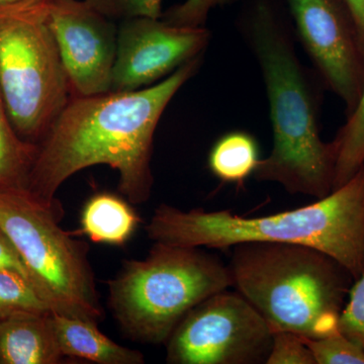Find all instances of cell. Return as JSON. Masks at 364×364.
Here are the masks:
<instances>
[{"label":"cell","mask_w":364,"mask_h":364,"mask_svg":"<svg viewBox=\"0 0 364 364\" xmlns=\"http://www.w3.org/2000/svg\"><path fill=\"white\" fill-rule=\"evenodd\" d=\"M49 21L71 97L109 92L117 56V28L85 0H50Z\"/></svg>","instance_id":"cell-11"},{"label":"cell","mask_w":364,"mask_h":364,"mask_svg":"<svg viewBox=\"0 0 364 364\" xmlns=\"http://www.w3.org/2000/svg\"><path fill=\"white\" fill-rule=\"evenodd\" d=\"M81 233L97 243L122 246L141 223L126 200L112 193L91 196L81 213Z\"/></svg>","instance_id":"cell-14"},{"label":"cell","mask_w":364,"mask_h":364,"mask_svg":"<svg viewBox=\"0 0 364 364\" xmlns=\"http://www.w3.org/2000/svg\"><path fill=\"white\" fill-rule=\"evenodd\" d=\"M344 2L355 26L359 46L364 56V0H344Z\"/></svg>","instance_id":"cell-25"},{"label":"cell","mask_w":364,"mask_h":364,"mask_svg":"<svg viewBox=\"0 0 364 364\" xmlns=\"http://www.w3.org/2000/svg\"><path fill=\"white\" fill-rule=\"evenodd\" d=\"M146 232L153 242L188 247L228 249L244 242L310 246L356 280L364 272V167L325 198L279 214L247 218L230 210L184 212L160 205Z\"/></svg>","instance_id":"cell-3"},{"label":"cell","mask_w":364,"mask_h":364,"mask_svg":"<svg viewBox=\"0 0 364 364\" xmlns=\"http://www.w3.org/2000/svg\"><path fill=\"white\" fill-rule=\"evenodd\" d=\"M239 28L260 67L272 126V152L254 177L291 195L325 198L333 191L336 150L321 139L317 92L286 21L272 0H251Z\"/></svg>","instance_id":"cell-2"},{"label":"cell","mask_w":364,"mask_h":364,"mask_svg":"<svg viewBox=\"0 0 364 364\" xmlns=\"http://www.w3.org/2000/svg\"><path fill=\"white\" fill-rule=\"evenodd\" d=\"M109 20L122 21L135 18H162L163 0H85Z\"/></svg>","instance_id":"cell-20"},{"label":"cell","mask_w":364,"mask_h":364,"mask_svg":"<svg viewBox=\"0 0 364 364\" xmlns=\"http://www.w3.org/2000/svg\"><path fill=\"white\" fill-rule=\"evenodd\" d=\"M260 160L256 139L245 131H232L214 144L208 154V164L219 181L243 188Z\"/></svg>","instance_id":"cell-15"},{"label":"cell","mask_w":364,"mask_h":364,"mask_svg":"<svg viewBox=\"0 0 364 364\" xmlns=\"http://www.w3.org/2000/svg\"><path fill=\"white\" fill-rule=\"evenodd\" d=\"M62 359L51 312L16 313L0 318V364H57Z\"/></svg>","instance_id":"cell-12"},{"label":"cell","mask_w":364,"mask_h":364,"mask_svg":"<svg viewBox=\"0 0 364 364\" xmlns=\"http://www.w3.org/2000/svg\"><path fill=\"white\" fill-rule=\"evenodd\" d=\"M28 1H33V0H0V9L18 6V4H25V2Z\"/></svg>","instance_id":"cell-26"},{"label":"cell","mask_w":364,"mask_h":364,"mask_svg":"<svg viewBox=\"0 0 364 364\" xmlns=\"http://www.w3.org/2000/svg\"><path fill=\"white\" fill-rule=\"evenodd\" d=\"M0 269L11 270V272L20 273L32 282L30 273L28 272V268H26L20 252L11 239L9 238V235L1 229V227H0Z\"/></svg>","instance_id":"cell-24"},{"label":"cell","mask_w":364,"mask_h":364,"mask_svg":"<svg viewBox=\"0 0 364 364\" xmlns=\"http://www.w3.org/2000/svg\"><path fill=\"white\" fill-rule=\"evenodd\" d=\"M202 57L155 85L131 91L71 97L40 141L26 188L43 202L59 205L60 186L80 170L107 165L119 174V193L129 203L149 200L158 123L182 86L196 75Z\"/></svg>","instance_id":"cell-1"},{"label":"cell","mask_w":364,"mask_h":364,"mask_svg":"<svg viewBox=\"0 0 364 364\" xmlns=\"http://www.w3.org/2000/svg\"><path fill=\"white\" fill-rule=\"evenodd\" d=\"M354 282L340 314L338 330L364 351V272Z\"/></svg>","instance_id":"cell-21"},{"label":"cell","mask_w":364,"mask_h":364,"mask_svg":"<svg viewBox=\"0 0 364 364\" xmlns=\"http://www.w3.org/2000/svg\"><path fill=\"white\" fill-rule=\"evenodd\" d=\"M23 312L51 310L30 280L20 273L0 269V318Z\"/></svg>","instance_id":"cell-18"},{"label":"cell","mask_w":364,"mask_h":364,"mask_svg":"<svg viewBox=\"0 0 364 364\" xmlns=\"http://www.w3.org/2000/svg\"><path fill=\"white\" fill-rule=\"evenodd\" d=\"M37 151L16 133L0 91V189L26 186Z\"/></svg>","instance_id":"cell-16"},{"label":"cell","mask_w":364,"mask_h":364,"mask_svg":"<svg viewBox=\"0 0 364 364\" xmlns=\"http://www.w3.org/2000/svg\"><path fill=\"white\" fill-rule=\"evenodd\" d=\"M234 1L235 0H186L165 11L161 18L172 25L205 26L208 14L213 9Z\"/></svg>","instance_id":"cell-23"},{"label":"cell","mask_w":364,"mask_h":364,"mask_svg":"<svg viewBox=\"0 0 364 364\" xmlns=\"http://www.w3.org/2000/svg\"><path fill=\"white\" fill-rule=\"evenodd\" d=\"M233 287L274 330L318 339L339 331L354 279L318 249L299 244L244 242L232 246Z\"/></svg>","instance_id":"cell-4"},{"label":"cell","mask_w":364,"mask_h":364,"mask_svg":"<svg viewBox=\"0 0 364 364\" xmlns=\"http://www.w3.org/2000/svg\"><path fill=\"white\" fill-rule=\"evenodd\" d=\"M286 2L306 54L350 114L364 88V56L344 0Z\"/></svg>","instance_id":"cell-9"},{"label":"cell","mask_w":364,"mask_h":364,"mask_svg":"<svg viewBox=\"0 0 364 364\" xmlns=\"http://www.w3.org/2000/svg\"><path fill=\"white\" fill-rule=\"evenodd\" d=\"M109 306L134 341L165 344L184 316L233 287L229 265L200 247L154 242L147 257L124 261L107 282Z\"/></svg>","instance_id":"cell-5"},{"label":"cell","mask_w":364,"mask_h":364,"mask_svg":"<svg viewBox=\"0 0 364 364\" xmlns=\"http://www.w3.org/2000/svg\"><path fill=\"white\" fill-rule=\"evenodd\" d=\"M50 0L0 9V91L16 133L38 144L71 97Z\"/></svg>","instance_id":"cell-7"},{"label":"cell","mask_w":364,"mask_h":364,"mask_svg":"<svg viewBox=\"0 0 364 364\" xmlns=\"http://www.w3.org/2000/svg\"><path fill=\"white\" fill-rule=\"evenodd\" d=\"M61 207L26 186L0 189V227L20 252L51 312L97 323L104 318L88 245L60 227Z\"/></svg>","instance_id":"cell-6"},{"label":"cell","mask_w":364,"mask_h":364,"mask_svg":"<svg viewBox=\"0 0 364 364\" xmlns=\"http://www.w3.org/2000/svg\"><path fill=\"white\" fill-rule=\"evenodd\" d=\"M301 338L312 352L316 364H364L363 349L339 331L323 338Z\"/></svg>","instance_id":"cell-19"},{"label":"cell","mask_w":364,"mask_h":364,"mask_svg":"<svg viewBox=\"0 0 364 364\" xmlns=\"http://www.w3.org/2000/svg\"><path fill=\"white\" fill-rule=\"evenodd\" d=\"M267 364H316V361L299 335L286 330H274Z\"/></svg>","instance_id":"cell-22"},{"label":"cell","mask_w":364,"mask_h":364,"mask_svg":"<svg viewBox=\"0 0 364 364\" xmlns=\"http://www.w3.org/2000/svg\"><path fill=\"white\" fill-rule=\"evenodd\" d=\"M212 35L205 26L172 25L162 18H135L117 28L111 91L155 85L179 67L202 57Z\"/></svg>","instance_id":"cell-10"},{"label":"cell","mask_w":364,"mask_h":364,"mask_svg":"<svg viewBox=\"0 0 364 364\" xmlns=\"http://www.w3.org/2000/svg\"><path fill=\"white\" fill-rule=\"evenodd\" d=\"M272 329L238 291L208 296L176 326L166 343L170 364L267 363Z\"/></svg>","instance_id":"cell-8"},{"label":"cell","mask_w":364,"mask_h":364,"mask_svg":"<svg viewBox=\"0 0 364 364\" xmlns=\"http://www.w3.org/2000/svg\"><path fill=\"white\" fill-rule=\"evenodd\" d=\"M336 150L333 191L350 181L364 167V88L358 105L332 141Z\"/></svg>","instance_id":"cell-17"},{"label":"cell","mask_w":364,"mask_h":364,"mask_svg":"<svg viewBox=\"0 0 364 364\" xmlns=\"http://www.w3.org/2000/svg\"><path fill=\"white\" fill-rule=\"evenodd\" d=\"M53 331L62 356L98 364H143L140 351L121 346L100 331L97 323L51 312Z\"/></svg>","instance_id":"cell-13"}]
</instances>
